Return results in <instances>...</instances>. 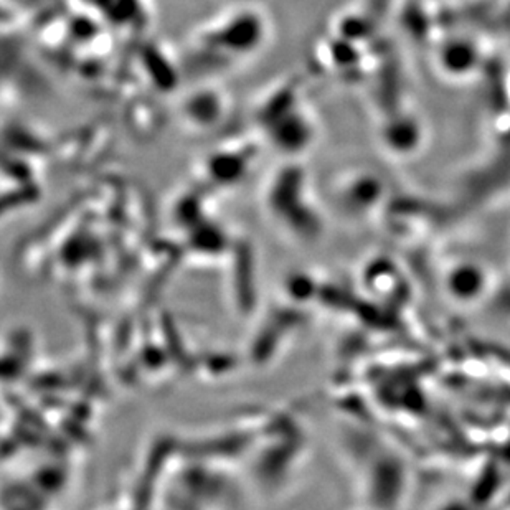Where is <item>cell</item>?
I'll return each instance as SVG.
<instances>
[{
	"mask_svg": "<svg viewBox=\"0 0 510 510\" xmlns=\"http://www.w3.org/2000/svg\"><path fill=\"white\" fill-rule=\"evenodd\" d=\"M268 40V22L261 10L236 7L206 22L190 38L193 67L222 72L240 67L261 51Z\"/></svg>",
	"mask_w": 510,
	"mask_h": 510,
	"instance_id": "obj_1",
	"label": "cell"
},
{
	"mask_svg": "<svg viewBox=\"0 0 510 510\" xmlns=\"http://www.w3.org/2000/svg\"><path fill=\"white\" fill-rule=\"evenodd\" d=\"M256 120L268 144L283 156H301L311 144L312 121L293 83H281L263 96Z\"/></svg>",
	"mask_w": 510,
	"mask_h": 510,
	"instance_id": "obj_2",
	"label": "cell"
},
{
	"mask_svg": "<svg viewBox=\"0 0 510 510\" xmlns=\"http://www.w3.org/2000/svg\"><path fill=\"white\" fill-rule=\"evenodd\" d=\"M225 103V96L218 91H195L182 106V116L193 126H213L227 113Z\"/></svg>",
	"mask_w": 510,
	"mask_h": 510,
	"instance_id": "obj_3",
	"label": "cell"
}]
</instances>
